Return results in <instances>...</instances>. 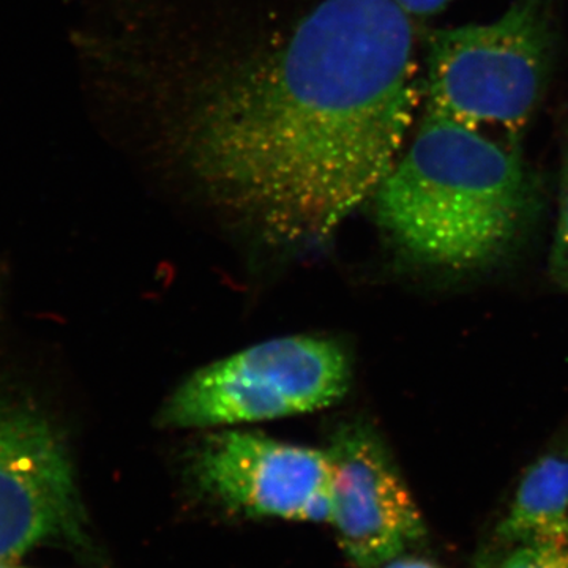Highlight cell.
<instances>
[{"instance_id": "cell-11", "label": "cell", "mask_w": 568, "mask_h": 568, "mask_svg": "<svg viewBox=\"0 0 568 568\" xmlns=\"http://www.w3.org/2000/svg\"><path fill=\"white\" fill-rule=\"evenodd\" d=\"M409 17H433L447 9L454 0H394Z\"/></svg>"}, {"instance_id": "cell-8", "label": "cell", "mask_w": 568, "mask_h": 568, "mask_svg": "<svg viewBox=\"0 0 568 568\" xmlns=\"http://www.w3.org/2000/svg\"><path fill=\"white\" fill-rule=\"evenodd\" d=\"M496 536L506 547L568 545V447L545 454L526 469Z\"/></svg>"}, {"instance_id": "cell-10", "label": "cell", "mask_w": 568, "mask_h": 568, "mask_svg": "<svg viewBox=\"0 0 568 568\" xmlns=\"http://www.w3.org/2000/svg\"><path fill=\"white\" fill-rule=\"evenodd\" d=\"M552 280L568 293V134L560 166L559 220L549 256Z\"/></svg>"}, {"instance_id": "cell-4", "label": "cell", "mask_w": 568, "mask_h": 568, "mask_svg": "<svg viewBox=\"0 0 568 568\" xmlns=\"http://www.w3.org/2000/svg\"><path fill=\"white\" fill-rule=\"evenodd\" d=\"M353 361L331 336L267 339L203 366L160 409L164 429L237 428L327 409L345 398Z\"/></svg>"}, {"instance_id": "cell-7", "label": "cell", "mask_w": 568, "mask_h": 568, "mask_svg": "<svg viewBox=\"0 0 568 568\" xmlns=\"http://www.w3.org/2000/svg\"><path fill=\"white\" fill-rule=\"evenodd\" d=\"M332 510L343 555L354 568H381L426 538L417 503L376 429L346 422L328 439Z\"/></svg>"}, {"instance_id": "cell-3", "label": "cell", "mask_w": 568, "mask_h": 568, "mask_svg": "<svg viewBox=\"0 0 568 568\" xmlns=\"http://www.w3.org/2000/svg\"><path fill=\"white\" fill-rule=\"evenodd\" d=\"M555 51L551 0H514L499 20L437 31L429 39L426 112L517 136L544 100Z\"/></svg>"}, {"instance_id": "cell-13", "label": "cell", "mask_w": 568, "mask_h": 568, "mask_svg": "<svg viewBox=\"0 0 568 568\" xmlns=\"http://www.w3.org/2000/svg\"><path fill=\"white\" fill-rule=\"evenodd\" d=\"M0 568H22L14 564V560H0Z\"/></svg>"}, {"instance_id": "cell-5", "label": "cell", "mask_w": 568, "mask_h": 568, "mask_svg": "<svg viewBox=\"0 0 568 568\" xmlns=\"http://www.w3.org/2000/svg\"><path fill=\"white\" fill-rule=\"evenodd\" d=\"M190 473L205 496L233 514L301 523L331 519L332 465L325 447L223 428L201 440Z\"/></svg>"}, {"instance_id": "cell-14", "label": "cell", "mask_w": 568, "mask_h": 568, "mask_svg": "<svg viewBox=\"0 0 568 568\" xmlns=\"http://www.w3.org/2000/svg\"><path fill=\"white\" fill-rule=\"evenodd\" d=\"M22 568H24V567H22Z\"/></svg>"}, {"instance_id": "cell-6", "label": "cell", "mask_w": 568, "mask_h": 568, "mask_svg": "<svg viewBox=\"0 0 568 568\" xmlns=\"http://www.w3.org/2000/svg\"><path fill=\"white\" fill-rule=\"evenodd\" d=\"M50 544L89 545L73 466L44 418L0 405V560Z\"/></svg>"}, {"instance_id": "cell-9", "label": "cell", "mask_w": 568, "mask_h": 568, "mask_svg": "<svg viewBox=\"0 0 568 568\" xmlns=\"http://www.w3.org/2000/svg\"><path fill=\"white\" fill-rule=\"evenodd\" d=\"M506 548V555L497 568H568L566 544L530 541Z\"/></svg>"}, {"instance_id": "cell-12", "label": "cell", "mask_w": 568, "mask_h": 568, "mask_svg": "<svg viewBox=\"0 0 568 568\" xmlns=\"http://www.w3.org/2000/svg\"><path fill=\"white\" fill-rule=\"evenodd\" d=\"M381 568H443L437 566L433 560L418 558L416 555H410V552H406V555L398 556V558L392 559L390 562H387L386 566Z\"/></svg>"}, {"instance_id": "cell-2", "label": "cell", "mask_w": 568, "mask_h": 568, "mask_svg": "<svg viewBox=\"0 0 568 568\" xmlns=\"http://www.w3.org/2000/svg\"><path fill=\"white\" fill-rule=\"evenodd\" d=\"M373 201L377 223L407 256L467 271L515 244L536 190L517 149L425 112Z\"/></svg>"}, {"instance_id": "cell-1", "label": "cell", "mask_w": 568, "mask_h": 568, "mask_svg": "<svg viewBox=\"0 0 568 568\" xmlns=\"http://www.w3.org/2000/svg\"><path fill=\"white\" fill-rule=\"evenodd\" d=\"M420 81L394 0H323L278 48L205 91L183 156L205 193L278 244H317L402 155Z\"/></svg>"}]
</instances>
